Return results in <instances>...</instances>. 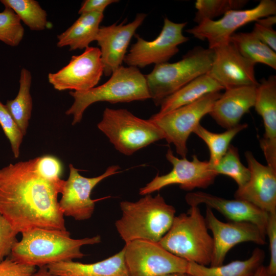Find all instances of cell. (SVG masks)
Masks as SVG:
<instances>
[{"mask_svg": "<svg viewBox=\"0 0 276 276\" xmlns=\"http://www.w3.org/2000/svg\"><path fill=\"white\" fill-rule=\"evenodd\" d=\"M265 256L264 251L257 247L248 259L225 265L209 266L189 262L187 274L191 276H253L262 265Z\"/></svg>", "mask_w": 276, "mask_h": 276, "instance_id": "cell-25", "label": "cell"}, {"mask_svg": "<svg viewBox=\"0 0 276 276\" xmlns=\"http://www.w3.org/2000/svg\"><path fill=\"white\" fill-rule=\"evenodd\" d=\"M276 23V16L271 15L255 21L251 31L262 42L276 51V32L272 26Z\"/></svg>", "mask_w": 276, "mask_h": 276, "instance_id": "cell-34", "label": "cell"}, {"mask_svg": "<svg viewBox=\"0 0 276 276\" xmlns=\"http://www.w3.org/2000/svg\"><path fill=\"white\" fill-rule=\"evenodd\" d=\"M0 125L10 142L14 157L18 158L20 153V146L24 135L8 111L5 105L1 101Z\"/></svg>", "mask_w": 276, "mask_h": 276, "instance_id": "cell-33", "label": "cell"}, {"mask_svg": "<svg viewBox=\"0 0 276 276\" xmlns=\"http://www.w3.org/2000/svg\"><path fill=\"white\" fill-rule=\"evenodd\" d=\"M19 82V88L17 96L13 100H7L5 106L25 135L27 133L33 106L30 94L32 75L28 70L21 68Z\"/></svg>", "mask_w": 276, "mask_h": 276, "instance_id": "cell-26", "label": "cell"}, {"mask_svg": "<svg viewBox=\"0 0 276 276\" xmlns=\"http://www.w3.org/2000/svg\"><path fill=\"white\" fill-rule=\"evenodd\" d=\"M158 243L189 262L205 266L211 264L213 240L197 205H191L187 213L176 216L171 227Z\"/></svg>", "mask_w": 276, "mask_h": 276, "instance_id": "cell-4", "label": "cell"}, {"mask_svg": "<svg viewBox=\"0 0 276 276\" xmlns=\"http://www.w3.org/2000/svg\"><path fill=\"white\" fill-rule=\"evenodd\" d=\"M247 127V124H239L222 133H217L209 131L199 124L195 128L193 133L207 145L210 154L209 162L213 166L216 165L225 154L234 137Z\"/></svg>", "mask_w": 276, "mask_h": 276, "instance_id": "cell-28", "label": "cell"}, {"mask_svg": "<svg viewBox=\"0 0 276 276\" xmlns=\"http://www.w3.org/2000/svg\"><path fill=\"white\" fill-rule=\"evenodd\" d=\"M104 17L103 13L92 12L82 14L65 31L58 35L57 46L69 47L70 51L82 50L95 41Z\"/></svg>", "mask_w": 276, "mask_h": 276, "instance_id": "cell-23", "label": "cell"}, {"mask_svg": "<svg viewBox=\"0 0 276 276\" xmlns=\"http://www.w3.org/2000/svg\"><path fill=\"white\" fill-rule=\"evenodd\" d=\"M32 276H57L51 273L47 268L46 266L39 267V269L32 275Z\"/></svg>", "mask_w": 276, "mask_h": 276, "instance_id": "cell-40", "label": "cell"}, {"mask_svg": "<svg viewBox=\"0 0 276 276\" xmlns=\"http://www.w3.org/2000/svg\"><path fill=\"white\" fill-rule=\"evenodd\" d=\"M253 276H269L267 267L262 264L257 269Z\"/></svg>", "mask_w": 276, "mask_h": 276, "instance_id": "cell-41", "label": "cell"}, {"mask_svg": "<svg viewBox=\"0 0 276 276\" xmlns=\"http://www.w3.org/2000/svg\"><path fill=\"white\" fill-rule=\"evenodd\" d=\"M166 157L173 168L167 174L156 176L145 187L139 190L141 195L151 194L172 185H179L180 189L191 191L195 188L205 189L214 182L217 175L213 171L209 161H201L196 155L193 159L176 157L168 149Z\"/></svg>", "mask_w": 276, "mask_h": 276, "instance_id": "cell-12", "label": "cell"}, {"mask_svg": "<svg viewBox=\"0 0 276 276\" xmlns=\"http://www.w3.org/2000/svg\"><path fill=\"white\" fill-rule=\"evenodd\" d=\"M24 33L18 17L11 8L5 6L0 12V41L9 46L16 47L22 40Z\"/></svg>", "mask_w": 276, "mask_h": 276, "instance_id": "cell-32", "label": "cell"}, {"mask_svg": "<svg viewBox=\"0 0 276 276\" xmlns=\"http://www.w3.org/2000/svg\"><path fill=\"white\" fill-rule=\"evenodd\" d=\"M188 276H191V275H188Z\"/></svg>", "mask_w": 276, "mask_h": 276, "instance_id": "cell-43", "label": "cell"}, {"mask_svg": "<svg viewBox=\"0 0 276 276\" xmlns=\"http://www.w3.org/2000/svg\"><path fill=\"white\" fill-rule=\"evenodd\" d=\"M57 276H130L124 260V250L103 260L90 264L74 261L60 262L46 266Z\"/></svg>", "mask_w": 276, "mask_h": 276, "instance_id": "cell-22", "label": "cell"}, {"mask_svg": "<svg viewBox=\"0 0 276 276\" xmlns=\"http://www.w3.org/2000/svg\"><path fill=\"white\" fill-rule=\"evenodd\" d=\"M70 174L64 180L62 196L59 205L63 215L78 221L86 220L92 216L95 208V200L90 198L93 189L106 178L120 172V167H108L101 175L86 177L79 173L72 164L69 165Z\"/></svg>", "mask_w": 276, "mask_h": 276, "instance_id": "cell-13", "label": "cell"}, {"mask_svg": "<svg viewBox=\"0 0 276 276\" xmlns=\"http://www.w3.org/2000/svg\"><path fill=\"white\" fill-rule=\"evenodd\" d=\"M97 126L115 148L126 155L164 139L153 122L139 118L125 109L106 108Z\"/></svg>", "mask_w": 276, "mask_h": 276, "instance_id": "cell-7", "label": "cell"}, {"mask_svg": "<svg viewBox=\"0 0 276 276\" xmlns=\"http://www.w3.org/2000/svg\"><path fill=\"white\" fill-rule=\"evenodd\" d=\"M162 276H188V275L187 273H170L168 274Z\"/></svg>", "mask_w": 276, "mask_h": 276, "instance_id": "cell-42", "label": "cell"}, {"mask_svg": "<svg viewBox=\"0 0 276 276\" xmlns=\"http://www.w3.org/2000/svg\"><path fill=\"white\" fill-rule=\"evenodd\" d=\"M185 200L188 204H200L221 213L231 221H246L255 224L266 236L269 213L247 201L228 199L201 191L190 192Z\"/></svg>", "mask_w": 276, "mask_h": 276, "instance_id": "cell-19", "label": "cell"}, {"mask_svg": "<svg viewBox=\"0 0 276 276\" xmlns=\"http://www.w3.org/2000/svg\"><path fill=\"white\" fill-rule=\"evenodd\" d=\"M211 168L217 175L222 174L232 178L237 184L238 188L244 186L249 179L250 172L248 167L241 163L238 148L232 145L229 146L218 163L211 166Z\"/></svg>", "mask_w": 276, "mask_h": 276, "instance_id": "cell-30", "label": "cell"}, {"mask_svg": "<svg viewBox=\"0 0 276 276\" xmlns=\"http://www.w3.org/2000/svg\"><path fill=\"white\" fill-rule=\"evenodd\" d=\"M261 116L265 132L260 141L267 165L276 170V76L261 80L257 87L254 106Z\"/></svg>", "mask_w": 276, "mask_h": 276, "instance_id": "cell-20", "label": "cell"}, {"mask_svg": "<svg viewBox=\"0 0 276 276\" xmlns=\"http://www.w3.org/2000/svg\"><path fill=\"white\" fill-rule=\"evenodd\" d=\"M21 234V240L14 245L9 257L18 263L39 267L82 258L83 246L101 241L99 235L73 239L67 230L35 228Z\"/></svg>", "mask_w": 276, "mask_h": 276, "instance_id": "cell-2", "label": "cell"}, {"mask_svg": "<svg viewBox=\"0 0 276 276\" xmlns=\"http://www.w3.org/2000/svg\"><path fill=\"white\" fill-rule=\"evenodd\" d=\"M257 86L225 89L215 102L209 114L226 130L237 126L243 116L254 107Z\"/></svg>", "mask_w": 276, "mask_h": 276, "instance_id": "cell-21", "label": "cell"}, {"mask_svg": "<svg viewBox=\"0 0 276 276\" xmlns=\"http://www.w3.org/2000/svg\"><path fill=\"white\" fill-rule=\"evenodd\" d=\"M266 236L268 238L270 253L268 272L269 276H276V212L269 213Z\"/></svg>", "mask_w": 276, "mask_h": 276, "instance_id": "cell-37", "label": "cell"}, {"mask_svg": "<svg viewBox=\"0 0 276 276\" xmlns=\"http://www.w3.org/2000/svg\"><path fill=\"white\" fill-rule=\"evenodd\" d=\"M146 16L140 13L134 20L126 25L123 22L100 27L95 41L100 47L103 74L106 76H111L122 66L130 40Z\"/></svg>", "mask_w": 276, "mask_h": 276, "instance_id": "cell-18", "label": "cell"}, {"mask_svg": "<svg viewBox=\"0 0 276 276\" xmlns=\"http://www.w3.org/2000/svg\"><path fill=\"white\" fill-rule=\"evenodd\" d=\"M187 24L176 23L166 17L160 33L154 40L147 41L135 34L136 41L131 45L124 62L137 68L167 62L178 52V45L189 40L182 34Z\"/></svg>", "mask_w": 276, "mask_h": 276, "instance_id": "cell-11", "label": "cell"}, {"mask_svg": "<svg viewBox=\"0 0 276 276\" xmlns=\"http://www.w3.org/2000/svg\"><path fill=\"white\" fill-rule=\"evenodd\" d=\"M245 156L250 177L244 186L238 188L235 198L249 202L268 213L276 212V170L260 163L249 151Z\"/></svg>", "mask_w": 276, "mask_h": 276, "instance_id": "cell-17", "label": "cell"}, {"mask_svg": "<svg viewBox=\"0 0 276 276\" xmlns=\"http://www.w3.org/2000/svg\"><path fill=\"white\" fill-rule=\"evenodd\" d=\"M275 14V1L262 0L254 8L229 11L219 19L204 20L186 31L198 39L207 40L209 48L214 49L228 43L231 36L244 25Z\"/></svg>", "mask_w": 276, "mask_h": 276, "instance_id": "cell-10", "label": "cell"}, {"mask_svg": "<svg viewBox=\"0 0 276 276\" xmlns=\"http://www.w3.org/2000/svg\"><path fill=\"white\" fill-rule=\"evenodd\" d=\"M36 167L39 172L46 178L55 182L62 180V168L59 160L52 155H44L36 158Z\"/></svg>", "mask_w": 276, "mask_h": 276, "instance_id": "cell-36", "label": "cell"}, {"mask_svg": "<svg viewBox=\"0 0 276 276\" xmlns=\"http://www.w3.org/2000/svg\"><path fill=\"white\" fill-rule=\"evenodd\" d=\"M118 2L117 0H85L82 3L78 13L81 15L92 12L103 13L108 5Z\"/></svg>", "mask_w": 276, "mask_h": 276, "instance_id": "cell-39", "label": "cell"}, {"mask_svg": "<svg viewBox=\"0 0 276 276\" xmlns=\"http://www.w3.org/2000/svg\"><path fill=\"white\" fill-rule=\"evenodd\" d=\"M36 267L18 263L9 256L0 263V276H32Z\"/></svg>", "mask_w": 276, "mask_h": 276, "instance_id": "cell-38", "label": "cell"}, {"mask_svg": "<svg viewBox=\"0 0 276 276\" xmlns=\"http://www.w3.org/2000/svg\"><path fill=\"white\" fill-rule=\"evenodd\" d=\"M124 260L130 276L187 273L189 262L170 252L158 242L136 240L125 244Z\"/></svg>", "mask_w": 276, "mask_h": 276, "instance_id": "cell-9", "label": "cell"}, {"mask_svg": "<svg viewBox=\"0 0 276 276\" xmlns=\"http://www.w3.org/2000/svg\"><path fill=\"white\" fill-rule=\"evenodd\" d=\"M18 234L0 213V263L10 255L14 245L18 241Z\"/></svg>", "mask_w": 276, "mask_h": 276, "instance_id": "cell-35", "label": "cell"}, {"mask_svg": "<svg viewBox=\"0 0 276 276\" xmlns=\"http://www.w3.org/2000/svg\"><path fill=\"white\" fill-rule=\"evenodd\" d=\"M221 93L208 94L197 101L161 116L155 114L149 119L163 132L164 139L173 144L177 154L186 158L187 140L201 119L211 112L215 102Z\"/></svg>", "mask_w": 276, "mask_h": 276, "instance_id": "cell-8", "label": "cell"}, {"mask_svg": "<svg viewBox=\"0 0 276 276\" xmlns=\"http://www.w3.org/2000/svg\"><path fill=\"white\" fill-rule=\"evenodd\" d=\"M214 56L213 49L196 47L177 62L155 65L151 73L145 75L150 99L156 105H160L167 97L196 78L206 74Z\"/></svg>", "mask_w": 276, "mask_h": 276, "instance_id": "cell-6", "label": "cell"}, {"mask_svg": "<svg viewBox=\"0 0 276 276\" xmlns=\"http://www.w3.org/2000/svg\"><path fill=\"white\" fill-rule=\"evenodd\" d=\"M4 6L11 8L20 21L32 31H40L48 27L47 13L35 0H1Z\"/></svg>", "mask_w": 276, "mask_h": 276, "instance_id": "cell-29", "label": "cell"}, {"mask_svg": "<svg viewBox=\"0 0 276 276\" xmlns=\"http://www.w3.org/2000/svg\"><path fill=\"white\" fill-rule=\"evenodd\" d=\"M246 0H197V10L194 21L197 24L206 19L213 20L229 11L240 9L247 3Z\"/></svg>", "mask_w": 276, "mask_h": 276, "instance_id": "cell-31", "label": "cell"}, {"mask_svg": "<svg viewBox=\"0 0 276 276\" xmlns=\"http://www.w3.org/2000/svg\"><path fill=\"white\" fill-rule=\"evenodd\" d=\"M239 52L254 63H260L276 69V53L252 32L235 33L229 38Z\"/></svg>", "mask_w": 276, "mask_h": 276, "instance_id": "cell-27", "label": "cell"}, {"mask_svg": "<svg viewBox=\"0 0 276 276\" xmlns=\"http://www.w3.org/2000/svg\"><path fill=\"white\" fill-rule=\"evenodd\" d=\"M74 101L65 112L73 115L72 125L80 122L86 109L92 104L144 101L150 99L145 76L138 68L121 66L103 84L84 91H71Z\"/></svg>", "mask_w": 276, "mask_h": 276, "instance_id": "cell-5", "label": "cell"}, {"mask_svg": "<svg viewBox=\"0 0 276 276\" xmlns=\"http://www.w3.org/2000/svg\"><path fill=\"white\" fill-rule=\"evenodd\" d=\"M211 67L206 73L225 89L258 86L255 63L244 57L230 41L214 49Z\"/></svg>", "mask_w": 276, "mask_h": 276, "instance_id": "cell-16", "label": "cell"}, {"mask_svg": "<svg viewBox=\"0 0 276 276\" xmlns=\"http://www.w3.org/2000/svg\"><path fill=\"white\" fill-rule=\"evenodd\" d=\"M103 74L99 48L88 47L79 55H74L68 63L56 73H49V83L58 90L84 91L94 87Z\"/></svg>", "mask_w": 276, "mask_h": 276, "instance_id": "cell-14", "label": "cell"}, {"mask_svg": "<svg viewBox=\"0 0 276 276\" xmlns=\"http://www.w3.org/2000/svg\"><path fill=\"white\" fill-rule=\"evenodd\" d=\"M120 206L122 216L115 226L125 244L136 240L158 242L176 216L175 208L159 194H147L135 202L123 201Z\"/></svg>", "mask_w": 276, "mask_h": 276, "instance_id": "cell-3", "label": "cell"}, {"mask_svg": "<svg viewBox=\"0 0 276 276\" xmlns=\"http://www.w3.org/2000/svg\"><path fill=\"white\" fill-rule=\"evenodd\" d=\"M223 88L207 74L192 80L165 98L160 104L158 112L161 116L183 106L192 103L203 96L220 92Z\"/></svg>", "mask_w": 276, "mask_h": 276, "instance_id": "cell-24", "label": "cell"}, {"mask_svg": "<svg viewBox=\"0 0 276 276\" xmlns=\"http://www.w3.org/2000/svg\"><path fill=\"white\" fill-rule=\"evenodd\" d=\"M205 219L213 235V250L210 266L223 264L227 252L239 243L251 242L260 245L266 243V236L255 224L246 221L224 222L206 207Z\"/></svg>", "mask_w": 276, "mask_h": 276, "instance_id": "cell-15", "label": "cell"}, {"mask_svg": "<svg viewBox=\"0 0 276 276\" xmlns=\"http://www.w3.org/2000/svg\"><path fill=\"white\" fill-rule=\"evenodd\" d=\"M64 182L41 174L36 158L10 164L0 169V213L18 233L35 228L66 231L58 201Z\"/></svg>", "mask_w": 276, "mask_h": 276, "instance_id": "cell-1", "label": "cell"}]
</instances>
